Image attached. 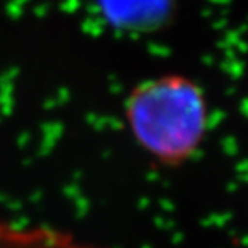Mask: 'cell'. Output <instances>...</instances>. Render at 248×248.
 Wrapping results in <instances>:
<instances>
[{"label": "cell", "mask_w": 248, "mask_h": 248, "mask_svg": "<svg viewBox=\"0 0 248 248\" xmlns=\"http://www.w3.org/2000/svg\"><path fill=\"white\" fill-rule=\"evenodd\" d=\"M103 12L112 23L124 29H154L165 18L162 0H103Z\"/></svg>", "instance_id": "cell-2"}, {"label": "cell", "mask_w": 248, "mask_h": 248, "mask_svg": "<svg viewBox=\"0 0 248 248\" xmlns=\"http://www.w3.org/2000/svg\"><path fill=\"white\" fill-rule=\"evenodd\" d=\"M125 120L142 151L162 165L178 167L197 154L210 126L202 87L181 74L138 83L125 101Z\"/></svg>", "instance_id": "cell-1"}]
</instances>
